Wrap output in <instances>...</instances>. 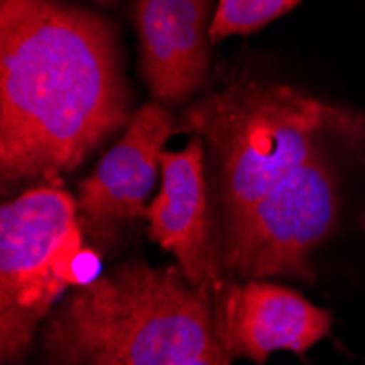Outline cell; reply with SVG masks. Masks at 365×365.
<instances>
[{"instance_id": "obj_1", "label": "cell", "mask_w": 365, "mask_h": 365, "mask_svg": "<svg viewBox=\"0 0 365 365\" xmlns=\"http://www.w3.org/2000/svg\"><path fill=\"white\" fill-rule=\"evenodd\" d=\"M114 26L63 0H0L3 190L61 186L131 120Z\"/></svg>"}, {"instance_id": "obj_2", "label": "cell", "mask_w": 365, "mask_h": 365, "mask_svg": "<svg viewBox=\"0 0 365 365\" xmlns=\"http://www.w3.org/2000/svg\"><path fill=\"white\" fill-rule=\"evenodd\" d=\"M178 131L204 140L219 232L319 153L365 143V114L289 83L239 77L188 103Z\"/></svg>"}, {"instance_id": "obj_3", "label": "cell", "mask_w": 365, "mask_h": 365, "mask_svg": "<svg viewBox=\"0 0 365 365\" xmlns=\"http://www.w3.org/2000/svg\"><path fill=\"white\" fill-rule=\"evenodd\" d=\"M219 344L212 289L131 258L55 307L40 365H184Z\"/></svg>"}, {"instance_id": "obj_4", "label": "cell", "mask_w": 365, "mask_h": 365, "mask_svg": "<svg viewBox=\"0 0 365 365\" xmlns=\"http://www.w3.org/2000/svg\"><path fill=\"white\" fill-rule=\"evenodd\" d=\"M77 215V197L46 184L20 190L0 208V361L22 365L68 289L101 276Z\"/></svg>"}, {"instance_id": "obj_5", "label": "cell", "mask_w": 365, "mask_h": 365, "mask_svg": "<svg viewBox=\"0 0 365 365\" xmlns=\"http://www.w3.org/2000/svg\"><path fill=\"white\" fill-rule=\"evenodd\" d=\"M337 210L335 164L324 151L217 232L221 276L313 280L311 252L333 232Z\"/></svg>"}, {"instance_id": "obj_6", "label": "cell", "mask_w": 365, "mask_h": 365, "mask_svg": "<svg viewBox=\"0 0 365 365\" xmlns=\"http://www.w3.org/2000/svg\"><path fill=\"white\" fill-rule=\"evenodd\" d=\"M175 116L158 101L145 103L118 143L79 184L77 215L88 243L108 252L118 245L123 230L147 217V199L162 173L164 145L175 134Z\"/></svg>"}, {"instance_id": "obj_7", "label": "cell", "mask_w": 365, "mask_h": 365, "mask_svg": "<svg viewBox=\"0 0 365 365\" xmlns=\"http://www.w3.org/2000/svg\"><path fill=\"white\" fill-rule=\"evenodd\" d=\"M219 341L230 361L264 365L278 350L304 356L333 330V315L267 280L221 278L212 287Z\"/></svg>"}, {"instance_id": "obj_8", "label": "cell", "mask_w": 365, "mask_h": 365, "mask_svg": "<svg viewBox=\"0 0 365 365\" xmlns=\"http://www.w3.org/2000/svg\"><path fill=\"white\" fill-rule=\"evenodd\" d=\"M160 164V192L145 217L147 235L175 256L178 267L195 287L212 289L223 276L204 140L192 136L182 151H164Z\"/></svg>"}, {"instance_id": "obj_9", "label": "cell", "mask_w": 365, "mask_h": 365, "mask_svg": "<svg viewBox=\"0 0 365 365\" xmlns=\"http://www.w3.org/2000/svg\"><path fill=\"white\" fill-rule=\"evenodd\" d=\"M215 0H134L136 36L140 44V77L151 101L173 108L204 88L212 38Z\"/></svg>"}, {"instance_id": "obj_10", "label": "cell", "mask_w": 365, "mask_h": 365, "mask_svg": "<svg viewBox=\"0 0 365 365\" xmlns=\"http://www.w3.org/2000/svg\"><path fill=\"white\" fill-rule=\"evenodd\" d=\"M300 3L302 0H219L210 29L212 44L230 36H252Z\"/></svg>"}, {"instance_id": "obj_11", "label": "cell", "mask_w": 365, "mask_h": 365, "mask_svg": "<svg viewBox=\"0 0 365 365\" xmlns=\"http://www.w3.org/2000/svg\"><path fill=\"white\" fill-rule=\"evenodd\" d=\"M230 363L232 361L227 359L223 346L219 344V346H215V348H210V350H206L202 354H197L195 359L186 361L184 365H230Z\"/></svg>"}, {"instance_id": "obj_12", "label": "cell", "mask_w": 365, "mask_h": 365, "mask_svg": "<svg viewBox=\"0 0 365 365\" xmlns=\"http://www.w3.org/2000/svg\"><path fill=\"white\" fill-rule=\"evenodd\" d=\"M94 3H98V5H110L112 0H94Z\"/></svg>"}]
</instances>
